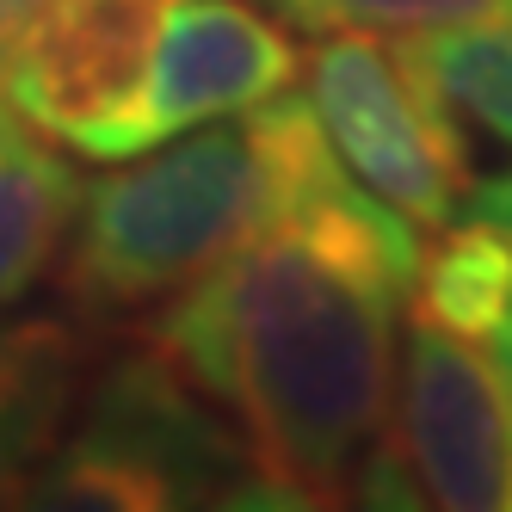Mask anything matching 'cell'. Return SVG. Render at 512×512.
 <instances>
[{
  "label": "cell",
  "mask_w": 512,
  "mask_h": 512,
  "mask_svg": "<svg viewBox=\"0 0 512 512\" xmlns=\"http://www.w3.org/2000/svg\"><path fill=\"white\" fill-rule=\"evenodd\" d=\"M420 229L346 167L278 210L149 321V346L229 414L278 506H346L395 389Z\"/></svg>",
  "instance_id": "obj_1"
},
{
  "label": "cell",
  "mask_w": 512,
  "mask_h": 512,
  "mask_svg": "<svg viewBox=\"0 0 512 512\" xmlns=\"http://www.w3.org/2000/svg\"><path fill=\"white\" fill-rule=\"evenodd\" d=\"M340 167L309 99L272 93L247 112L155 142V155L81 186L62 290L87 321H118L179 297L192 278L260 235L315 179Z\"/></svg>",
  "instance_id": "obj_2"
},
{
  "label": "cell",
  "mask_w": 512,
  "mask_h": 512,
  "mask_svg": "<svg viewBox=\"0 0 512 512\" xmlns=\"http://www.w3.org/2000/svg\"><path fill=\"white\" fill-rule=\"evenodd\" d=\"M19 506L44 512H173V506H278L241 432L142 346L124 352L31 469Z\"/></svg>",
  "instance_id": "obj_3"
},
{
  "label": "cell",
  "mask_w": 512,
  "mask_h": 512,
  "mask_svg": "<svg viewBox=\"0 0 512 512\" xmlns=\"http://www.w3.org/2000/svg\"><path fill=\"white\" fill-rule=\"evenodd\" d=\"M352 500L512 512V383L482 340L408 321L389 420Z\"/></svg>",
  "instance_id": "obj_4"
},
{
  "label": "cell",
  "mask_w": 512,
  "mask_h": 512,
  "mask_svg": "<svg viewBox=\"0 0 512 512\" xmlns=\"http://www.w3.org/2000/svg\"><path fill=\"white\" fill-rule=\"evenodd\" d=\"M309 112L340 167L414 229L432 235L469 204V136L408 68L401 44L377 31H327L309 56Z\"/></svg>",
  "instance_id": "obj_5"
},
{
  "label": "cell",
  "mask_w": 512,
  "mask_h": 512,
  "mask_svg": "<svg viewBox=\"0 0 512 512\" xmlns=\"http://www.w3.org/2000/svg\"><path fill=\"white\" fill-rule=\"evenodd\" d=\"M167 0H25L0 38V105L38 136L118 161Z\"/></svg>",
  "instance_id": "obj_6"
},
{
  "label": "cell",
  "mask_w": 512,
  "mask_h": 512,
  "mask_svg": "<svg viewBox=\"0 0 512 512\" xmlns=\"http://www.w3.org/2000/svg\"><path fill=\"white\" fill-rule=\"evenodd\" d=\"M297 68L303 56L290 31L247 0H167L149 75H142V93L118 136V161L284 93Z\"/></svg>",
  "instance_id": "obj_7"
},
{
  "label": "cell",
  "mask_w": 512,
  "mask_h": 512,
  "mask_svg": "<svg viewBox=\"0 0 512 512\" xmlns=\"http://www.w3.org/2000/svg\"><path fill=\"white\" fill-rule=\"evenodd\" d=\"M87 334L62 315L0 321V506H19L31 469L81 408Z\"/></svg>",
  "instance_id": "obj_8"
},
{
  "label": "cell",
  "mask_w": 512,
  "mask_h": 512,
  "mask_svg": "<svg viewBox=\"0 0 512 512\" xmlns=\"http://www.w3.org/2000/svg\"><path fill=\"white\" fill-rule=\"evenodd\" d=\"M81 210V179L25 118L0 105V309L38 284Z\"/></svg>",
  "instance_id": "obj_9"
},
{
  "label": "cell",
  "mask_w": 512,
  "mask_h": 512,
  "mask_svg": "<svg viewBox=\"0 0 512 512\" xmlns=\"http://www.w3.org/2000/svg\"><path fill=\"white\" fill-rule=\"evenodd\" d=\"M408 303L420 321L488 346L512 309V235L482 210H457L432 229V247H420Z\"/></svg>",
  "instance_id": "obj_10"
},
{
  "label": "cell",
  "mask_w": 512,
  "mask_h": 512,
  "mask_svg": "<svg viewBox=\"0 0 512 512\" xmlns=\"http://www.w3.org/2000/svg\"><path fill=\"white\" fill-rule=\"evenodd\" d=\"M401 56L432 99L512 161V25H438L401 31Z\"/></svg>",
  "instance_id": "obj_11"
},
{
  "label": "cell",
  "mask_w": 512,
  "mask_h": 512,
  "mask_svg": "<svg viewBox=\"0 0 512 512\" xmlns=\"http://www.w3.org/2000/svg\"><path fill=\"white\" fill-rule=\"evenodd\" d=\"M303 31H438L512 25V0H266Z\"/></svg>",
  "instance_id": "obj_12"
},
{
  "label": "cell",
  "mask_w": 512,
  "mask_h": 512,
  "mask_svg": "<svg viewBox=\"0 0 512 512\" xmlns=\"http://www.w3.org/2000/svg\"><path fill=\"white\" fill-rule=\"evenodd\" d=\"M463 210H482V216H494V223L512 235V167H506V173H494V179H475ZM494 346H500V371H506V383H512V309H506V321H500Z\"/></svg>",
  "instance_id": "obj_13"
},
{
  "label": "cell",
  "mask_w": 512,
  "mask_h": 512,
  "mask_svg": "<svg viewBox=\"0 0 512 512\" xmlns=\"http://www.w3.org/2000/svg\"><path fill=\"white\" fill-rule=\"evenodd\" d=\"M19 19V7H13V0H0V38H7V25Z\"/></svg>",
  "instance_id": "obj_14"
},
{
  "label": "cell",
  "mask_w": 512,
  "mask_h": 512,
  "mask_svg": "<svg viewBox=\"0 0 512 512\" xmlns=\"http://www.w3.org/2000/svg\"><path fill=\"white\" fill-rule=\"evenodd\" d=\"M13 7H25V0H13Z\"/></svg>",
  "instance_id": "obj_15"
}]
</instances>
